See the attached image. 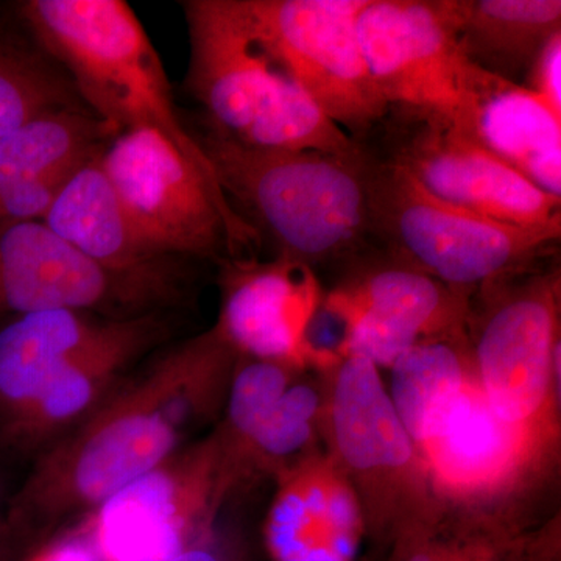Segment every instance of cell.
Instances as JSON below:
<instances>
[{
	"mask_svg": "<svg viewBox=\"0 0 561 561\" xmlns=\"http://www.w3.org/2000/svg\"><path fill=\"white\" fill-rule=\"evenodd\" d=\"M381 127V160L408 172L435 197L516 227L561 224V197L535 186L445 117L390 106Z\"/></svg>",
	"mask_w": 561,
	"mask_h": 561,
	"instance_id": "30bf717a",
	"label": "cell"
},
{
	"mask_svg": "<svg viewBox=\"0 0 561 561\" xmlns=\"http://www.w3.org/2000/svg\"><path fill=\"white\" fill-rule=\"evenodd\" d=\"M164 561H228V559L214 540V535L210 534L209 537L203 538V540Z\"/></svg>",
	"mask_w": 561,
	"mask_h": 561,
	"instance_id": "4dcf8cb0",
	"label": "cell"
},
{
	"mask_svg": "<svg viewBox=\"0 0 561 561\" xmlns=\"http://www.w3.org/2000/svg\"><path fill=\"white\" fill-rule=\"evenodd\" d=\"M298 378L247 443L236 465V489L256 476L276 479L280 472L319 451L316 443L321 437L324 387L319 389L316 383L301 382Z\"/></svg>",
	"mask_w": 561,
	"mask_h": 561,
	"instance_id": "484cf974",
	"label": "cell"
},
{
	"mask_svg": "<svg viewBox=\"0 0 561 561\" xmlns=\"http://www.w3.org/2000/svg\"><path fill=\"white\" fill-rule=\"evenodd\" d=\"M197 139L232 208L276 256L313 268L354 256L370 238L367 151L257 149L210 130Z\"/></svg>",
	"mask_w": 561,
	"mask_h": 561,
	"instance_id": "7a4b0ae2",
	"label": "cell"
},
{
	"mask_svg": "<svg viewBox=\"0 0 561 561\" xmlns=\"http://www.w3.org/2000/svg\"><path fill=\"white\" fill-rule=\"evenodd\" d=\"M559 534H523L512 527L476 524L468 531L461 561H557Z\"/></svg>",
	"mask_w": 561,
	"mask_h": 561,
	"instance_id": "83f0119b",
	"label": "cell"
},
{
	"mask_svg": "<svg viewBox=\"0 0 561 561\" xmlns=\"http://www.w3.org/2000/svg\"><path fill=\"white\" fill-rule=\"evenodd\" d=\"M323 300L343 316L365 313L420 341L467 334L470 294L393 261L364 268Z\"/></svg>",
	"mask_w": 561,
	"mask_h": 561,
	"instance_id": "44dd1931",
	"label": "cell"
},
{
	"mask_svg": "<svg viewBox=\"0 0 561 561\" xmlns=\"http://www.w3.org/2000/svg\"><path fill=\"white\" fill-rule=\"evenodd\" d=\"M24 553V546L14 537L2 516L0 518V561H21Z\"/></svg>",
	"mask_w": 561,
	"mask_h": 561,
	"instance_id": "1f68e13d",
	"label": "cell"
},
{
	"mask_svg": "<svg viewBox=\"0 0 561 561\" xmlns=\"http://www.w3.org/2000/svg\"><path fill=\"white\" fill-rule=\"evenodd\" d=\"M101 153L73 173L43 224L99 267L173 291L172 257L157 253L133 228L102 171Z\"/></svg>",
	"mask_w": 561,
	"mask_h": 561,
	"instance_id": "d6986e66",
	"label": "cell"
},
{
	"mask_svg": "<svg viewBox=\"0 0 561 561\" xmlns=\"http://www.w3.org/2000/svg\"><path fill=\"white\" fill-rule=\"evenodd\" d=\"M238 359L213 327L127 376L83 423L38 454L3 512L25 551L90 518L219 419Z\"/></svg>",
	"mask_w": 561,
	"mask_h": 561,
	"instance_id": "6da1fadb",
	"label": "cell"
},
{
	"mask_svg": "<svg viewBox=\"0 0 561 561\" xmlns=\"http://www.w3.org/2000/svg\"><path fill=\"white\" fill-rule=\"evenodd\" d=\"M451 124L535 186L561 197V121L529 88L471 62Z\"/></svg>",
	"mask_w": 561,
	"mask_h": 561,
	"instance_id": "ac0fdd59",
	"label": "cell"
},
{
	"mask_svg": "<svg viewBox=\"0 0 561 561\" xmlns=\"http://www.w3.org/2000/svg\"><path fill=\"white\" fill-rule=\"evenodd\" d=\"M254 39L321 113L362 146L389 113L357 21L368 0H232Z\"/></svg>",
	"mask_w": 561,
	"mask_h": 561,
	"instance_id": "9c48e42d",
	"label": "cell"
},
{
	"mask_svg": "<svg viewBox=\"0 0 561 561\" xmlns=\"http://www.w3.org/2000/svg\"><path fill=\"white\" fill-rule=\"evenodd\" d=\"M560 271L479 290L468 331L476 379L494 413L552 460L560 438Z\"/></svg>",
	"mask_w": 561,
	"mask_h": 561,
	"instance_id": "52a82bcc",
	"label": "cell"
},
{
	"mask_svg": "<svg viewBox=\"0 0 561 561\" xmlns=\"http://www.w3.org/2000/svg\"><path fill=\"white\" fill-rule=\"evenodd\" d=\"M117 135L88 108L51 111L25 122L0 139V195L87 164Z\"/></svg>",
	"mask_w": 561,
	"mask_h": 561,
	"instance_id": "603a6c76",
	"label": "cell"
},
{
	"mask_svg": "<svg viewBox=\"0 0 561 561\" xmlns=\"http://www.w3.org/2000/svg\"><path fill=\"white\" fill-rule=\"evenodd\" d=\"M10 494H7V482L5 478H3L2 471H0V518L3 516V512H5L7 502H9Z\"/></svg>",
	"mask_w": 561,
	"mask_h": 561,
	"instance_id": "d6a6232c",
	"label": "cell"
},
{
	"mask_svg": "<svg viewBox=\"0 0 561 561\" xmlns=\"http://www.w3.org/2000/svg\"><path fill=\"white\" fill-rule=\"evenodd\" d=\"M190 35L186 88L208 130L257 149L364 151L254 39L232 0L181 3Z\"/></svg>",
	"mask_w": 561,
	"mask_h": 561,
	"instance_id": "277c9868",
	"label": "cell"
},
{
	"mask_svg": "<svg viewBox=\"0 0 561 561\" xmlns=\"http://www.w3.org/2000/svg\"><path fill=\"white\" fill-rule=\"evenodd\" d=\"M165 335L154 312L130 317L102 345L55 375L25 408L0 426V453L35 459L76 430L128 376V368Z\"/></svg>",
	"mask_w": 561,
	"mask_h": 561,
	"instance_id": "2e32d148",
	"label": "cell"
},
{
	"mask_svg": "<svg viewBox=\"0 0 561 561\" xmlns=\"http://www.w3.org/2000/svg\"><path fill=\"white\" fill-rule=\"evenodd\" d=\"M66 108H87L66 70L20 18L0 14V139L25 122Z\"/></svg>",
	"mask_w": 561,
	"mask_h": 561,
	"instance_id": "cb8c5ba5",
	"label": "cell"
},
{
	"mask_svg": "<svg viewBox=\"0 0 561 561\" xmlns=\"http://www.w3.org/2000/svg\"><path fill=\"white\" fill-rule=\"evenodd\" d=\"M415 446L442 507L465 508L457 518L476 523L551 461L494 413L476 375L431 416Z\"/></svg>",
	"mask_w": 561,
	"mask_h": 561,
	"instance_id": "7c38bea8",
	"label": "cell"
},
{
	"mask_svg": "<svg viewBox=\"0 0 561 561\" xmlns=\"http://www.w3.org/2000/svg\"><path fill=\"white\" fill-rule=\"evenodd\" d=\"M389 370L390 400L415 443L431 416L474 376L468 332L416 343Z\"/></svg>",
	"mask_w": 561,
	"mask_h": 561,
	"instance_id": "d4e9b609",
	"label": "cell"
},
{
	"mask_svg": "<svg viewBox=\"0 0 561 561\" xmlns=\"http://www.w3.org/2000/svg\"><path fill=\"white\" fill-rule=\"evenodd\" d=\"M529 88L545 102L553 116L561 121V33L553 36L538 55L527 76Z\"/></svg>",
	"mask_w": 561,
	"mask_h": 561,
	"instance_id": "f546056e",
	"label": "cell"
},
{
	"mask_svg": "<svg viewBox=\"0 0 561 561\" xmlns=\"http://www.w3.org/2000/svg\"><path fill=\"white\" fill-rule=\"evenodd\" d=\"M460 50L472 65L518 83L561 33L560 0H457Z\"/></svg>",
	"mask_w": 561,
	"mask_h": 561,
	"instance_id": "7402d4cb",
	"label": "cell"
},
{
	"mask_svg": "<svg viewBox=\"0 0 561 561\" xmlns=\"http://www.w3.org/2000/svg\"><path fill=\"white\" fill-rule=\"evenodd\" d=\"M302 371L276 362L239 356L225 398L216 435L219 442L225 481L236 490V465L251 435L265 419L284 391Z\"/></svg>",
	"mask_w": 561,
	"mask_h": 561,
	"instance_id": "4316f807",
	"label": "cell"
},
{
	"mask_svg": "<svg viewBox=\"0 0 561 561\" xmlns=\"http://www.w3.org/2000/svg\"><path fill=\"white\" fill-rule=\"evenodd\" d=\"M171 294L99 267L43 221L0 227V324L47 309L125 319L153 312Z\"/></svg>",
	"mask_w": 561,
	"mask_h": 561,
	"instance_id": "5bb4252c",
	"label": "cell"
},
{
	"mask_svg": "<svg viewBox=\"0 0 561 561\" xmlns=\"http://www.w3.org/2000/svg\"><path fill=\"white\" fill-rule=\"evenodd\" d=\"M228 494L213 431L106 502L84 524L102 561H164L213 534Z\"/></svg>",
	"mask_w": 561,
	"mask_h": 561,
	"instance_id": "8fae6325",
	"label": "cell"
},
{
	"mask_svg": "<svg viewBox=\"0 0 561 561\" xmlns=\"http://www.w3.org/2000/svg\"><path fill=\"white\" fill-rule=\"evenodd\" d=\"M127 319L47 309L0 324V426L66 365L110 341Z\"/></svg>",
	"mask_w": 561,
	"mask_h": 561,
	"instance_id": "ffe728a7",
	"label": "cell"
},
{
	"mask_svg": "<svg viewBox=\"0 0 561 561\" xmlns=\"http://www.w3.org/2000/svg\"><path fill=\"white\" fill-rule=\"evenodd\" d=\"M21 561H102L91 530L83 522L33 546Z\"/></svg>",
	"mask_w": 561,
	"mask_h": 561,
	"instance_id": "f1b7e54d",
	"label": "cell"
},
{
	"mask_svg": "<svg viewBox=\"0 0 561 561\" xmlns=\"http://www.w3.org/2000/svg\"><path fill=\"white\" fill-rule=\"evenodd\" d=\"M99 161L133 228L162 256L231 260L261 242L224 190L157 133H119Z\"/></svg>",
	"mask_w": 561,
	"mask_h": 561,
	"instance_id": "ba28073f",
	"label": "cell"
},
{
	"mask_svg": "<svg viewBox=\"0 0 561 561\" xmlns=\"http://www.w3.org/2000/svg\"><path fill=\"white\" fill-rule=\"evenodd\" d=\"M457 0H368L357 32L389 106L456 119L471 62L460 50Z\"/></svg>",
	"mask_w": 561,
	"mask_h": 561,
	"instance_id": "4fadbf2b",
	"label": "cell"
},
{
	"mask_svg": "<svg viewBox=\"0 0 561 561\" xmlns=\"http://www.w3.org/2000/svg\"><path fill=\"white\" fill-rule=\"evenodd\" d=\"M367 194L371 236L393 261L467 294L529 272L561 238V224L516 227L442 201L368 153Z\"/></svg>",
	"mask_w": 561,
	"mask_h": 561,
	"instance_id": "5b68a950",
	"label": "cell"
},
{
	"mask_svg": "<svg viewBox=\"0 0 561 561\" xmlns=\"http://www.w3.org/2000/svg\"><path fill=\"white\" fill-rule=\"evenodd\" d=\"M14 10L33 39L66 70L92 114L119 133H157L203 179L220 186L201 142L176 113L160 55L130 5L122 0H25Z\"/></svg>",
	"mask_w": 561,
	"mask_h": 561,
	"instance_id": "3957f363",
	"label": "cell"
},
{
	"mask_svg": "<svg viewBox=\"0 0 561 561\" xmlns=\"http://www.w3.org/2000/svg\"><path fill=\"white\" fill-rule=\"evenodd\" d=\"M324 378L321 437L359 501L365 531L391 542L415 527L440 522L445 508L379 368L346 356Z\"/></svg>",
	"mask_w": 561,
	"mask_h": 561,
	"instance_id": "8992f818",
	"label": "cell"
},
{
	"mask_svg": "<svg viewBox=\"0 0 561 561\" xmlns=\"http://www.w3.org/2000/svg\"><path fill=\"white\" fill-rule=\"evenodd\" d=\"M221 308L214 327L236 353L305 371L306 332L319 311V278L302 262L231 257L221 271Z\"/></svg>",
	"mask_w": 561,
	"mask_h": 561,
	"instance_id": "9a60e30c",
	"label": "cell"
},
{
	"mask_svg": "<svg viewBox=\"0 0 561 561\" xmlns=\"http://www.w3.org/2000/svg\"><path fill=\"white\" fill-rule=\"evenodd\" d=\"M365 534L359 501L327 453L276 478L264 526L271 561H356Z\"/></svg>",
	"mask_w": 561,
	"mask_h": 561,
	"instance_id": "e0dca14e",
	"label": "cell"
}]
</instances>
